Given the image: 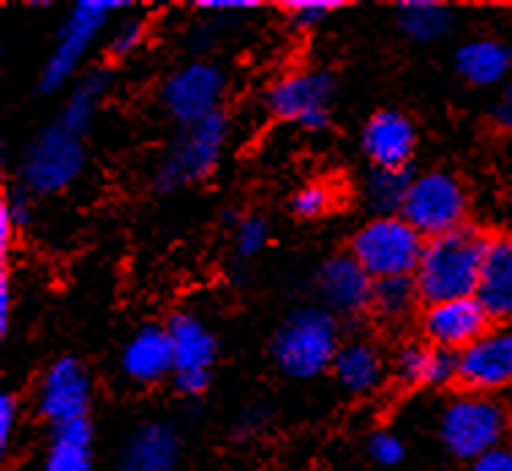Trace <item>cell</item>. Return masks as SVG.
<instances>
[{"mask_svg": "<svg viewBox=\"0 0 512 471\" xmlns=\"http://www.w3.org/2000/svg\"><path fill=\"white\" fill-rule=\"evenodd\" d=\"M488 240L474 226H458L447 235L431 237L423 248L414 284L425 303H444L477 295Z\"/></svg>", "mask_w": 512, "mask_h": 471, "instance_id": "1", "label": "cell"}, {"mask_svg": "<svg viewBox=\"0 0 512 471\" xmlns=\"http://www.w3.org/2000/svg\"><path fill=\"white\" fill-rule=\"evenodd\" d=\"M423 235L406 218L379 216L357 232L352 256L374 281L412 275L423 256Z\"/></svg>", "mask_w": 512, "mask_h": 471, "instance_id": "2", "label": "cell"}, {"mask_svg": "<svg viewBox=\"0 0 512 471\" xmlns=\"http://www.w3.org/2000/svg\"><path fill=\"white\" fill-rule=\"evenodd\" d=\"M442 436L455 458L474 463L502 447L507 436V414L499 403L483 395L458 398L444 412Z\"/></svg>", "mask_w": 512, "mask_h": 471, "instance_id": "3", "label": "cell"}, {"mask_svg": "<svg viewBox=\"0 0 512 471\" xmlns=\"http://www.w3.org/2000/svg\"><path fill=\"white\" fill-rule=\"evenodd\" d=\"M338 330L325 311H300L276 338V360L289 376L311 379L335 363Z\"/></svg>", "mask_w": 512, "mask_h": 471, "instance_id": "4", "label": "cell"}, {"mask_svg": "<svg viewBox=\"0 0 512 471\" xmlns=\"http://www.w3.org/2000/svg\"><path fill=\"white\" fill-rule=\"evenodd\" d=\"M227 142V118L216 112L202 123L186 126L180 139L169 148L167 158L156 169V188L175 191L188 183H197L213 172Z\"/></svg>", "mask_w": 512, "mask_h": 471, "instance_id": "5", "label": "cell"}, {"mask_svg": "<svg viewBox=\"0 0 512 471\" xmlns=\"http://www.w3.org/2000/svg\"><path fill=\"white\" fill-rule=\"evenodd\" d=\"M404 218L420 235L439 237L463 226L466 216V191L447 172H428L412 180L406 194Z\"/></svg>", "mask_w": 512, "mask_h": 471, "instance_id": "6", "label": "cell"}, {"mask_svg": "<svg viewBox=\"0 0 512 471\" xmlns=\"http://www.w3.org/2000/svg\"><path fill=\"white\" fill-rule=\"evenodd\" d=\"M85 164V148L79 134L66 126H52L41 134L25 153L22 180L36 194H55L71 186Z\"/></svg>", "mask_w": 512, "mask_h": 471, "instance_id": "7", "label": "cell"}, {"mask_svg": "<svg viewBox=\"0 0 512 471\" xmlns=\"http://www.w3.org/2000/svg\"><path fill=\"white\" fill-rule=\"evenodd\" d=\"M126 3H115V0H82L71 9L69 20L60 28L58 47L52 52V58L44 66L39 88L44 93L58 90L60 85H66L69 77L77 71L82 55L90 50V44L96 41L101 28L107 25L109 14L118 11Z\"/></svg>", "mask_w": 512, "mask_h": 471, "instance_id": "8", "label": "cell"}, {"mask_svg": "<svg viewBox=\"0 0 512 471\" xmlns=\"http://www.w3.org/2000/svg\"><path fill=\"white\" fill-rule=\"evenodd\" d=\"M333 99V77L327 71H297L278 79L267 93V107L281 120H292L311 131L327 126V104Z\"/></svg>", "mask_w": 512, "mask_h": 471, "instance_id": "9", "label": "cell"}, {"mask_svg": "<svg viewBox=\"0 0 512 471\" xmlns=\"http://www.w3.org/2000/svg\"><path fill=\"white\" fill-rule=\"evenodd\" d=\"M224 93V74L210 63H191L175 71L161 88L164 109L183 126L202 123L218 112V101Z\"/></svg>", "mask_w": 512, "mask_h": 471, "instance_id": "10", "label": "cell"}, {"mask_svg": "<svg viewBox=\"0 0 512 471\" xmlns=\"http://www.w3.org/2000/svg\"><path fill=\"white\" fill-rule=\"evenodd\" d=\"M458 382L474 395L507 387L512 382V330H488L458 352Z\"/></svg>", "mask_w": 512, "mask_h": 471, "instance_id": "11", "label": "cell"}, {"mask_svg": "<svg viewBox=\"0 0 512 471\" xmlns=\"http://www.w3.org/2000/svg\"><path fill=\"white\" fill-rule=\"evenodd\" d=\"M488 322L491 316L477 297H461V300L428 305V311L423 314V333L431 346H439L447 352H455V349L463 352L466 346L491 330Z\"/></svg>", "mask_w": 512, "mask_h": 471, "instance_id": "12", "label": "cell"}, {"mask_svg": "<svg viewBox=\"0 0 512 471\" xmlns=\"http://www.w3.org/2000/svg\"><path fill=\"white\" fill-rule=\"evenodd\" d=\"M90 406V376L77 360H58L41 382L39 409L55 425L85 420Z\"/></svg>", "mask_w": 512, "mask_h": 471, "instance_id": "13", "label": "cell"}, {"mask_svg": "<svg viewBox=\"0 0 512 471\" xmlns=\"http://www.w3.org/2000/svg\"><path fill=\"white\" fill-rule=\"evenodd\" d=\"M363 150L376 169H406L414 153V126L401 112H376L363 128Z\"/></svg>", "mask_w": 512, "mask_h": 471, "instance_id": "14", "label": "cell"}, {"mask_svg": "<svg viewBox=\"0 0 512 471\" xmlns=\"http://www.w3.org/2000/svg\"><path fill=\"white\" fill-rule=\"evenodd\" d=\"M477 300L491 319L510 322L512 319V237L499 235L488 240L483 273L477 284Z\"/></svg>", "mask_w": 512, "mask_h": 471, "instance_id": "15", "label": "cell"}, {"mask_svg": "<svg viewBox=\"0 0 512 471\" xmlns=\"http://www.w3.org/2000/svg\"><path fill=\"white\" fill-rule=\"evenodd\" d=\"M374 281L355 256H335L319 273V295L333 311L355 314L371 303Z\"/></svg>", "mask_w": 512, "mask_h": 471, "instance_id": "16", "label": "cell"}, {"mask_svg": "<svg viewBox=\"0 0 512 471\" xmlns=\"http://www.w3.org/2000/svg\"><path fill=\"white\" fill-rule=\"evenodd\" d=\"M178 463V436L167 425L139 428L123 447L120 471H172Z\"/></svg>", "mask_w": 512, "mask_h": 471, "instance_id": "17", "label": "cell"}, {"mask_svg": "<svg viewBox=\"0 0 512 471\" xmlns=\"http://www.w3.org/2000/svg\"><path fill=\"white\" fill-rule=\"evenodd\" d=\"M169 368H175V354L169 333L161 327L139 330L123 352V371L134 382H158L161 376H167Z\"/></svg>", "mask_w": 512, "mask_h": 471, "instance_id": "18", "label": "cell"}, {"mask_svg": "<svg viewBox=\"0 0 512 471\" xmlns=\"http://www.w3.org/2000/svg\"><path fill=\"white\" fill-rule=\"evenodd\" d=\"M395 376L412 387H439L458 379V354L439 346H406L395 360Z\"/></svg>", "mask_w": 512, "mask_h": 471, "instance_id": "19", "label": "cell"}, {"mask_svg": "<svg viewBox=\"0 0 512 471\" xmlns=\"http://www.w3.org/2000/svg\"><path fill=\"white\" fill-rule=\"evenodd\" d=\"M175 371H207L216 360V338L197 316L178 314L167 327Z\"/></svg>", "mask_w": 512, "mask_h": 471, "instance_id": "20", "label": "cell"}, {"mask_svg": "<svg viewBox=\"0 0 512 471\" xmlns=\"http://www.w3.org/2000/svg\"><path fill=\"white\" fill-rule=\"evenodd\" d=\"M458 71L463 79H469L472 85H496L502 82L504 74L510 71L512 52L507 44L493 39H474L466 41L461 50H458Z\"/></svg>", "mask_w": 512, "mask_h": 471, "instance_id": "21", "label": "cell"}, {"mask_svg": "<svg viewBox=\"0 0 512 471\" xmlns=\"http://www.w3.org/2000/svg\"><path fill=\"white\" fill-rule=\"evenodd\" d=\"M335 376L352 393H368L374 390L379 379H382V363L374 346L363 344V341H352L344 344L335 354Z\"/></svg>", "mask_w": 512, "mask_h": 471, "instance_id": "22", "label": "cell"}, {"mask_svg": "<svg viewBox=\"0 0 512 471\" xmlns=\"http://www.w3.org/2000/svg\"><path fill=\"white\" fill-rule=\"evenodd\" d=\"M44 471H90V425L85 420L60 425Z\"/></svg>", "mask_w": 512, "mask_h": 471, "instance_id": "23", "label": "cell"}, {"mask_svg": "<svg viewBox=\"0 0 512 471\" xmlns=\"http://www.w3.org/2000/svg\"><path fill=\"white\" fill-rule=\"evenodd\" d=\"M398 25L409 39L436 41L450 28V11L434 0H409L398 3Z\"/></svg>", "mask_w": 512, "mask_h": 471, "instance_id": "24", "label": "cell"}, {"mask_svg": "<svg viewBox=\"0 0 512 471\" xmlns=\"http://www.w3.org/2000/svg\"><path fill=\"white\" fill-rule=\"evenodd\" d=\"M104 93H107V77L101 71L88 74V77L79 82L77 90L71 93L69 104L63 109L60 126H66L74 134H82L90 126L93 112L99 109V101L104 99Z\"/></svg>", "mask_w": 512, "mask_h": 471, "instance_id": "25", "label": "cell"}, {"mask_svg": "<svg viewBox=\"0 0 512 471\" xmlns=\"http://www.w3.org/2000/svg\"><path fill=\"white\" fill-rule=\"evenodd\" d=\"M417 284L412 275H398V278H379L374 281V292H371V305L374 311L384 319H401L412 311L414 300H417Z\"/></svg>", "mask_w": 512, "mask_h": 471, "instance_id": "26", "label": "cell"}, {"mask_svg": "<svg viewBox=\"0 0 512 471\" xmlns=\"http://www.w3.org/2000/svg\"><path fill=\"white\" fill-rule=\"evenodd\" d=\"M409 188L412 177L406 175V169H374L365 180V199L374 210L390 213L395 207H404Z\"/></svg>", "mask_w": 512, "mask_h": 471, "instance_id": "27", "label": "cell"}, {"mask_svg": "<svg viewBox=\"0 0 512 471\" xmlns=\"http://www.w3.org/2000/svg\"><path fill=\"white\" fill-rule=\"evenodd\" d=\"M284 6L297 28H314L327 14H333L341 3H335V0H289Z\"/></svg>", "mask_w": 512, "mask_h": 471, "instance_id": "28", "label": "cell"}, {"mask_svg": "<svg viewBox=\"0 0 512 471\" xmlns=\"http://www.w3.org/2000/svg\"><path fill=\"white\" fill-rule=\"evenodd\" d=\"M292 205H295V213H300L303 218L322 216L333 205V191L325 183H311V186L297 191Z\"/></svg>", "mask_w": 512, "mask_h": 471, "instance_id": "29", "label": "cell"}, {"mask_svg": "<svg viewBox=\"0 0 512 471\" xmlns=\"http://www.w3.org/2000/svg\"><path fill=\"white\" fill-rule=\"evenodd\" d=\"M145 41V22L142 20H126L120 22L112 39H109V55L115 58H126L131 52L137 50L139 44Z\"/></svg>", "mask_w": 512, "mask_h": 471, "instance_id": "30", "label": "cell"}, {"mask_svg": "<svg viewBox=\"0 0 512 471\" xmlns=\"http://www.w3.org/2000/svg\"><path fill=\"white\" fill-rule=\"evenodd\" d=\"M267 226L262 218H246L243 224L237 226V251L243 256L256 254L259 248L265 246Z\"/></svg>", "mask_w": 512, "mask_h": 471, "instance_id": "31", "label": "cell"}, {"mask_svg": "<svg viewBox=\"0 0 512 471\" xmlns=\"http://www.w3.org/2000/svg\"><path fill=\"white\" fill-rule=\"evenodd\" d=\"M371 455H374V461L384 463V466H393V463L401 461L404 447H401L398 436H393V433H376L374 439H371Z\"/></svg>", "mask_w": 512, "mask_h": 471, "instance_id": "32", "label": "cell"}, {"mask_svg": "<svg viewBox=\"0 0 512 471\" xmlns=\"http://www.w3.org/2000/svg\"><path fill=\"white\" fill-rule=\"evenodd\" d=\"M469 471H512V447H496L483 458H477Z\"/></svg>", "mask_w": 512, "mask_h": 471, "instance_id": "33", "label": "cell"}, {"mask_svg": "<svg viewBox=\"0 0 512 471\" xmlns=\"http://www.w3.org/2000/svg\"><path fill=\"white\" fill-rule=\"evenodd\" d=\"M17 422V401L11 395L0 398V444L6 447L11 442V428Z\"/></svg>", "mask_w": 512, "mask_h": 471, "instance_id": "34", "label": "cell"}, {"mask_svg": "<svg viewBox=\"0 0 512 471\" xmlns=\"http://www.w3.org/2000/svg\"><path fill=\"white\" fill-rule=\"evenodd\" d=\"M175 382L186 395H197L207 387V371H180Z\"/></svg>", "mask_w": 512, "mask_h": 471, "instance_id": "35", "label": "cell"}, {"mask_svg": "<svg viewBox=\"0 0 512 471\" xmlns=\"http://www.w3.org/2000/svg\"><path fill=\"white\" fill-rule=\"evenodd\" d=\"M197 6H202L205 11H213V14H232V11L254 9L256 3H248V0H202Z\"/></svg>", "mask_w": 512, "mask_h": 471, "instance_id": "36", "label": "cell"}, {"mask_svg": "<svg viewBox=\"0 0 512 471\" xmlns=\"http://www.w3.org/2000/svg\"><path fill=\"white\" fill-rule=\"evenodd\" d=\"M3 210L9 213L11 224L14 226H22L28 224V205H25V197L22 194H11V197L3 199Z\"/></svg>", "mask_w": 512, "mask_h": 471, "instance_id": "37", "label": "cell"}, {"mask_svg": "<svg viewBox=\"0 0 512 471\" xmlns=\"http://www.w3.org/2000/svg\"><path fill=\"white\" fill-rule=\"evenodd\" d=\"M493 120H496V126L512 134V88L504 90L502 99L496 101V107H493Z\"/></svg>", "mask_w": 512, "mask_h": 471, "instance_id": "38", "label": "cell"}, {"mask_svg": "<svg viewBox=\"0 0 512 471\" xmlns=\"http://www.w3.org/2000/svg\"><path fill=\"white\" fill-rule=\"evenodd\" d=\"M9 314H11V289H9V281L3 278V281H0V330H3V333L9 330Z\"/></svg>", "mask_w": 512, "mask_h": 471, "instance_id": "39", "label": "cell"}]
</instances>
